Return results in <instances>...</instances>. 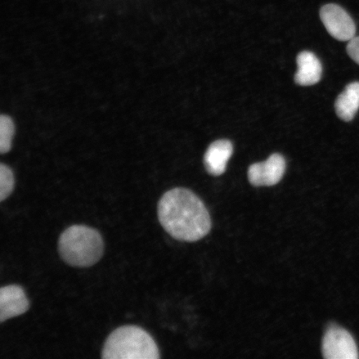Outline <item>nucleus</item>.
Listing matches in <instances>:
<instances>
[{
	"instance_id": "f257e3e1",
	"label": "nucleus",
	"mask_w": 359,
	"mask_h": 359,
	"mask_svg": "<svg viewBox=\"0 0 359 359\" xmlns=\"http://www.w3.org/2000/svg\"><path fill=\"white\" fill-rule=\"evenodd\" d=\"M157 215L161 226L177 241H199L212 228L203 202L185 188H174L165 192L159 201Z\"/></svg>"
},
{
	"instance_id": "f03ea898",
	"label": "nucleus",
	"mask_w": 359,
	"mask_h": 359,
	"mask_svg": "<svg viewBox=\"0 0 359 359\" xmlns=\"http://www.w3.org/2000/svg\"><path fill=\"white\" fill-rule=\"evenodd\" d=\"M58 252L71 266L90 267L102 257L104 242L96 229L74 224L62 233L58 240Z\"/></svg>"
},
{
	"instance_id": "7ed1b4c3",
	"label": "nucleus",
	"mask_w": 359,
	"mask_h": 359,
	"mask_svg": "<svg viewBox=\"0 0 359 359\" xmlns=\"http://www.w3.org/2000/svg\"><path fill=\"white\" fill-rule=\"evenodd\" d=\"M104 359H157L159 349L149 333L134 325L118 327L106 340L102 351Z\"/></svg>"
},
{
	"instance_id": "20e7f679",
	"label": "nucleus",
	"mask_w": 359,
	"mask_h": 359,
	"mask_svg": "<svg viewBox=\"0 0 359 359\" xmlns=\"http://www.w3.org/2000/svg\"><path fill=\"white\" fill-rule=\"evenodd\" d=\"M323 356L327 359H357L358 350L351 334L333 325L327 330L322 344Z\"/></svg>"
},
{
	"instance_id": "39448f33",
	"label": "nucleus",
	"mask_w": 359,
	"mask_h": 359,
	"mask_svg": "<svg viewBox=\"0 0 359 359\" xmlns=\"http://www.w3.org/2000/svg\"><path fill=\"white\" fill-rule=\"evenodd\" d=\"M320 19L327 32L339 41H349L355 37V24L351 16L338 4H329L323 6Z\"/></svg>"
},
{
	"instance_id": "423d86ee",
	"label": "nucleus",
	"mask_w": 359,
	"mask_h": 359,
	"mask_svg": "<svg viewBox=\"0 0 359 359\" xmlns=\"http://www.w3.org/2000/svg\"><path fill=\"white\" fill-rule=\"evenodd\" d=\"M286 168L285 160L280 154H272L264 163L251 165L248 178L255 187H271L281 181Z\"/></svg>"
},
{
	"instance_id": "0eeeda50",
	"label": "nucleus",
	"mask_w": 359,
	"mask_h": 359,
	"mask_svg": "<svg viewBox=\"0 0 359 359\" xmlns=\"http://www.w3.org/2000/svg\"><path fill=\"white\" fill-rule=\"evenodd\" d=\"M29 309V302L21 286L10 285L0 290V322L22 316Z\"/></svg>"
},
{
	"instance_id": "6e6552de",
	"label": "nucleus",
	"mask_w": 359,
	"mask_h": 359,
	"mask_svg": "<svg viewBox=\"0 0 359 359\" xmlns=\"http://www.w3.org/2000/svg\"><path fill=\"white\" fill-rule=\"evenodd\" d=\"M233 154V145L228 140H218L210 144L204 156L206 170L212 176H221L226 170Z\"/></svg>"
},
{
	"instance_id": "1a4fd4ad",
	"label": "nucleus",
	"mask_w": 359,
	"mask_h": 359,
	"mask_svg": "<svg viewBox=\"0 0 359 359\" xmlns=\"http://www.w3.org/2000/svg\"><path fill=\"white\" fill-rule=\"evenodd\" d=\"M298 71L294 82L299 86H312L320 82L322 77V65L313 53L304 51L297 57Z\"/></svg>"
},
{
	"instance_id": "9d476101",
	"label": "nucleus",
	"mask_w": 359,
	"mask_h": 359,
	"mask_svg": "<svg viewBox=\"0 0 359 359\" xmlns=\"http://www.w3.org/2000/svg\"><path fill=\"white\" fill-rule=\"evenodd\" d=\"M359 110V82L347 85L335 102L337 116L344 122H350Z\"/></svg>"
},
{
	"instance_id": "9b49d317",
	"label": "nucleus",
	"mask_w": 359,
	"mask_h": 359,
	"mask_svg": "<svg viewBox=\"0 0 359 359\" xmlns=\"http://www.w3.org/2000/svg\"><path fill=\"white\" fill-rule=\"evenodd\" d=\"M15 128L11 116L1 115L0 118V151L7 154L12 147V140Z\"/></svg>"
},
{
	"instance_id": "f8f14e48",
	"label": "nucleus",
	"mask_w": 359,
	"mask_h": 359,
	"mask_svg": "<svg viewBox=\"0 0 359 359\" xmlns=\"http://www.w3.org/2000/svg\"><path fill=\"white\" fill-rule=\"evenodd\" d=\"M15 188V176L7 165H0V201H4L11 195Z\"/></svg>"
},
{
	"instance_id": "ddd939ff",
	"label": "nucleus",
	"mask_w": 359,
	"mask_h": 359,
	"mask_svg": "<svg viewBox=\"0 0 359 359\" xmlns=\"http://www.w3.org/2000/svg\"><path fill=\"white\" fill-rule=\"evenodd\" d=\"M347 53L348 56L359 65V37H354L349 40Z\"/></svg>"
}]
</instances>
